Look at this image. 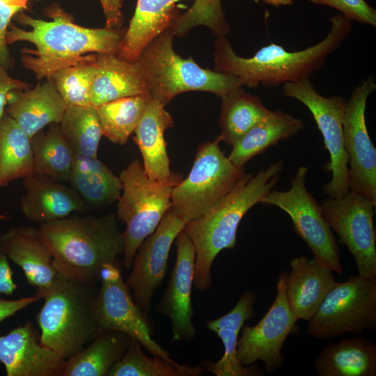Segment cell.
Returning <instances> with one entry per match:
<instances>
[{
	"mask_svg": "<svg viewBox=\"0 0 376 376\" xmlns=\"http://www.w3.org/2000/svg\"><path fill=\"white\" fill-rule=\"evenodd\" d=\"M59 124L76 155L97 157L102 133L95 107H66Z\"/></svg>",
	"mask_w": 376,
	"mask_h": 376,
	"instance_id": "d590c367",
	"label": "cell"
},
{
	"mask_svg": "<svg viewBox=\"0 0 376 376\" xmlns=\"http://www.w3.org/2000/svg\"><path fill=\"white\" fill-rule=\"evenodd\" d=\"M31 138L7 113L0 118V182L1 187L33 174Z\"/></svg>",
	"mask_w": 376,
	"mask_h": 376,
	"instance_id": "d6a6232c",
	"label": "cell"
},
{
	"mask_svg": "<svg viewBox=\"0 0 376 376\" xmlns=\"http://www.w3.org/2000/svg\"><path fill=\"white\" fill-rule=\"evenodd\" d=\"M23 179L26 194L21 198L20 209L31 221L42 224L88 209L79 194L63 182L40 174H31Z\"/></svg>",
	"mask_w": 376,
	"mask_h": 376,
	"instance_id": "d6986e66",
	"label": "cell"
},
{
	"mask_svg": "<svg viewBox=\"0 0 376 376\" xmlns=\"http://www.w3.org/2000/svg\"><path fill=\"white\" fill-rule=\"evenodd\" d=\"M0 249L21 267L29 283L38 290L52 285L58 274L39 228L22 226L9 229L0 234Z\"/></svg>",
	"mask_w": 376,
	"mask_h": 376,
	"instance_id": "ffe728a7",
	"label": "cell"
},
{
	"mask_svg": "<svg viewBox=\"0 0 376 376\" xmlns=\"http://www.w3.org/2000/svg\"><path fill=\"white\" fill-rule=\"evenodd\" d=\"M311 2L326 5L339 10L350 20L376 26V10L364 0H308Z\"/></svg>",
	"mask_w": 376,
	"mask_h": 376,
	"instance_id": "f35d334b",
	"label": "cell"
},
{
	"mask_svg": "<svg viewBox=\"0 0 376 376\" xmlns=\"http://www.w3.org/2000/svg\"><path fill=\"white\" fill-rule=\"evenodd\" d=\"M7 217L4 214H0V221L6 219Z\"/></svg>",
	"mask_w": 376,
	"mask_h": 376,
	"instance_id": "f6af8a7d",
	"label": "cell"
},
{
	"mask_svg": "<svg viewBox=\"0 0 376 376\" xmlns=\"http://www.w3.org/2000/svg\"><path fill=\"white\" fill-rule=\"evenodd\" d=\"M283 168V162L279 161L255 175L245 173L220 202L185 224L183 229L196 252L194 285L198 290L211 287L214 260L222 250L235 246L237 230L242 217L273 189Z\"/></svg>",
	"mask_w": 376,
	"mask_h": 376,
	"instance_id": "3957f363",
	"label": "cell"
},
{
	"mask_svg": "<svg viewBox=\"0 0 376 376\" xmlns=\"http://www.w3.org/2000/svg\"><path fill=\"white\" fill-rule=\"evenodd\" d=\"M29 0H0V65L10 68L13 59L8 49L6 36L11 19L27 8Z\"/></svg>",
	"mask_w": 376,
	"mask_h": 376,
	"instance_id": "ab89813d",
	"label": "cell"
},
{
	"mask_svg": "<svg viewBox=\"0 0 376 376\" xmlns=\"http://www.w3.org/2000/svg\"><path fill=\"white\" fill-rule=\"evenodd\" d=\"M105 19L106 27L118 29L123 22L122 0H100Z\"/></svg>",
	"mask_w": 376,
	"mask_h": 376,
	"instance_id": "b9f144b4",
	"label": "cell"
},
{
	"mask_svg": "<svg viewBox=\"0 0 376 376\" xmlns=\"http://www.w3.org/2000/svg\"><path fill=\"white\" fill-rule=\"evenodd\" d=\"M40 299L34 295L14 300L0 299V322Z\"/></svg>",
	"mask_w": 376,
	"mask_h": 376,
	"instance_id": "7bdbcfd3",
	"label": "cell"
},
{
	"mask_svg": "<svg viewBox=\"0 0 376 376\" xmlns=\"http://www.w3.org/2000/svg\"><path fill=\"white\" fill-rule=\"evenodd\" d=\"M65 361L40 343L29 322L0 336V361L8 376H61Z\"/></svg>",
	"mask_w": 376,
	"mask_h": 376,
	"instance_id": "ac0fdd59",
	"label": "cell"
},
{
	"mask_svg": "<svg viewBox=\"0 0 376 376\" xmlns=\"http://www.w3.org/2000/svg\"><path fill=\"white\" fill-rule=\"evenodd\" d=\"M96 299L97 332L116 331L139 340L153 356L175 362L152 338L146 315L135 303L117 263L105 264L100 272Z\"/></svg>",
	"mask_w": 376,
	"mask_h": 376,
	"instance_id": "4fadbf2b",
	"label": "cell"
},
{
	"mask_svg": "<svg viewBox=\"0 0 376 376\" xmlns=\"http://www.w3.org/2000/svg\"><path fill=\"white\" fill-rule=\"evenodd\" d=\"M304 127L301 120L288 113L281 109L271 111L232 146L228 158L235 165L244 167L251 158L294 136Z\"/></svg>",
	"mask_w": 376,
	"mask_h": 376,
	"instance_id": "f546056e",
	"label": "cell"
},
{
	"mask_svg": "<svg viewBox=\"0 0 376 376\" xmlns=\"http://www.w3.org/2000/svg\"><path fill=\"white\" fill-rule=\"evenodd\" d=\"M116 214L65 217L40 224V233L52 253L56 272L88 284L100 281L105 264L116 263L123 254V232Z\"/></svg>",
	"mask_w": 376,
	"mask_h": 376,
	"instance_id": "277c9868",
	"label": "cell"
},
{
	"mask_svg": "<svg viewBox=\"0 0 376 376\" xmlns=\"http://www.w3.org/2000/svg\"><path fill=\"white\" fill-rule=\"evenodd\" d=\"M130 338L116 331L97 332L88 347L65 361L61 376H107L125 354Z\"/></svg>",
	"mask_w": 376,
	"mask_h": 376,
	"instance_id": "f1b7e54d",
	"label": "cell"
},
{
	"mask_svg": "<svg viewBox=\"0 0 376 376\" xmlns=\"http://www.w3.org/2000/svg\"><path fill=\"white\" fill-rule=\"evenodd\" d=\"M149 94L114 100L95 107L102 136L114 144H125L150 100Z\"/></svg>",
	"mask_w": 376,
	"mask_h": 376,
	"instance_id": "836d02e7",
	"label": "cell"
},
{
	"mask_svg": "<svg viewBox=\"0 0 376 376\" xmlns=\"http://www.w3.org/2000/svg\"><path fill=\"white\" fill-rule=\"evenodd\" d=\"M319 376H375L376 345L359 336L330 343L315 359Z\"/></svg>",
	"mask_w": 376,
	"mask_h": 376,
	"instance_id": "4316f807",
	"label": "cell"
},
{
	"mask_svg": "<svg viewBox=\"0 0 376 376\" xmlns=\"http://www.w3.org/2000/svg\"><path fill=\"white\" fill-rule=\"evenodd\" d=\"M307 333L318 339L376 329V279L352 275L333 285L308 321Z\"/></svg>",
	"mask_w": 376,
	"mask_h": 376,
	"instance_id": "9c48e42d",
	"label": "cell"
},
{
	"mask_svg": "<svg viewBox=\"0 0 376 376\" xmlns=\"http://www.w3.org/2000/svg\"><path fill=\"white\" fill-rule=\"evenodd\" d=\"M173 125L172 116L165 109V105L151 98L134 132L143 169L151 179L164 180L172 174L164 132Z\"/></svg>",
	"mask_w": 376,
	"mask_h": 376,
	"instance_id": "484cf974",
	"label": "cell"
},
{
	"mask_svg": "<svg viewBox=\"0 0 376 376\" xmlns=\"http://www.w3.org/2000/svg\"><path fill=\"white\" fill-rule=\"evenodd\" d=\"M66 109L52 79L49 77L33 88L11 91L5 113L31 139L52 123H60Z\"/></svg>",
	"mask_w": 376,
	"mask_h": 376,
	"instance_id": "7402d4cb",
	"label": "cell"
},
{
	"mask_svg": "<svg viewBox=\"0 0 376 376\" xmlns=\"http://www.w3.org/2000/svg\"><path fill=\"white\" fill-rule=\"evenodd\" d=\"M284 95L304 104L312 113L329 155L325 170L331 172V180L322 188L329 197L347 194L349 189L348 157L343 140V118L346 101L341 96L324 97L318 93L311 80L287 82L282 87Z\"/></svg>",
	"mask_w": 376,
	"mask_h": 376,
	"instance_id": "8fae6325",
	"label": "cell"
},
{
	"mask_svg": "<svg viewBox=\"0 0 376 376\" xmlns=\"http://www.w3.org/2000/svg\"><path fill=\"white\" fill-rule=\"evenodd\" d=\"M285 295L297 320L308 321L335 283L332 270L320 261L301 256L290 261Z\"/></svg>",
	"mask_w": 376,
	"mask_h": 376,
	"instance_id": "44dd1931",
	"label": "cell"
},
{
	"mask_svg": "<svg viewBox=\"0 0 376 376\" xmlns=\"http://www.w3.org/2000/svg\"><path fill=\"white\" fill-rule=\"evenodd\" d=\"M376 203L349 191L340 197L324 200L322 216L354 258L359 275L376 279V235L373 226Z\"/></svg>",
	"mask_w": 376,
	"mask_h": 376,
	"instance_id": "7c38bea8",
	"label": "cell"
},
{
	"mask_svg": "<svg viewBox=\"0 0 376 376\" xmlns=\"http://www.w3.org/2000/svg\"><path fill=\"white\" fill-rule=\"evenodd\" d=\"M376 89L373 77L357 85L346 102L343 118V140L348 157L350 191L376 203V148L365 119L368 97Z\"/></svg>",
	"mask_w": 376,
	"mask_h": 376,
	"instance_id": "5bb4252c",
	"label": "cell"
},
{
	"mask_svg": "<svg viewBox=\"0 0 376 376\" xmlns=\"http://www.w3.org/2000/svg\"><path fill=\"white\" fill-rule=\"evenodd\" d=\"M16 289L8 258L0 249V294L12 295Z\"/></svg>",
	"mask_w": 376,
	"mask_h": 376,
	"instance_id": "ee69618b",
	"label": "cell"
},
{
	"mask_svg": "<svg viewBox=\"0 0 376 376\" xmlns=\"http://www.w3.org/2000/svg\"><path fill=\"white\" fill-rule=\"evenodd\" d=\"M287 276L286 271L281 273L276 283V296L263 318L255 326L246 325L241 329L237 352L242 366L261 360L266 371L271 373L284 363L281 348L288 336L297 329V320L286 299Z\"/></svg>",
	"mask_w": 376,
	"mask_h": 376,
	"instance_id": "9a60e30c",
	"label": "cell"
},
{
	"mask_svg": "<svg viewBox=\"0 0 376 376\" xmlns=\"http://www.w3.org/2000/svg\"><path fill=\"white\" fill-rule=\"evenodd\" d=\"M308 168L301 166L287 191L272 190L260 203L280 207L290 217L295 232L305 242L313 258L332 272L343 274L340 253L320 206L306 187Z\"/></svg>",
	"mask_w": 376,
	"mask_h": 376,
	"instance_id": "30bf717a",
	"label": "cell"
},
{
	"mask_svg": "<svg viewBox=\"0 0 376 376\" xmlns=\"http://www.w3.org/2000/svg\"><path fill=\"white\" fill-rule=\"evenodd\" d=\"M185 224L170 208L136 250L125 283L145 315L150 312L152 296L165 276L171 245Z\"/></svg>",
	"mask_w": 376,
	"mask_h": 376,
	"instance_id": "2e32d148",
	"label": "cell"
},
{
	"mask_svg": "<svg viewBox=\"0 0 376 376\" xmlns=\"http://www.w3.org/2000/svg\"><path fill=\"white\" fill-rule=\"evenodd\" d=\"M180 1L137 0L116 55L127 61H136L152 40L175 23L180 15L176 6Z\"/></svg>",
	"mask_w": 376,
	"mask_h": 376,
	"instance_id": "cb8c5ba5",
	"label": "cell"
},
{
	"mask_svg": "<svg viewBox=\"0 0 376 376\" xmlns=\"http://www.w3.org/2000/svg\"><path fill=\"white\" fill-rule=\"evenodd\" d=\"M96 73L91 91L93 107L126 97L148 94L138 62L114 54H95Z\"/></svg>",
	"mask_w": 376,
	"mask_h": 376,
	"instance_id": "d4e9b609",
	"label": "cell"
},
{
	"mask_svg": "<svg viewBox=\"0 0 376 376\" xmlns=\"http://www.w3.org/2000/svg\"><path fill=\"white\" fill-rule=\"evenodd\" d=\"M256 294L245 291L235 307L224 315L207 322V328L223 343L224 352L217 361L203 362V368L217 376H254L263 375V370L254 365L242 366L238 359L237 347L240 331L244 323L254 315L253 303Z\"/></svg>",
	"mask_w": 376,
	"mask_h": 376,
	"instance_id": "603a6c76",
	"label": "cell"
},
{
	"mask_svg": "<svg viewBox=\"0 0 376 376\" xmlns=\"http://www.w3.org/2000/svg\"><path fill=\"white\" fill-rule=\"evenodd\" d=\"M141 347L139 340L130 338L125 354L113 365L107 376H196L201 373L200 366L181 365L158 356L150 358Z\"/></svg>",
	"mask_w": 376,
	"mask_h": 376,
	"instance_id": "e575fe53",
	"label": "cell"
},
{
	"mask_svg": "<svg viewBox=\"0 0 376 376\" xmlns=\"http://www.w3.org/2000/svg\"><path fill=\"white\" fill-rule=\"evenodd\" d=\"M68 181L86 205L94 207L118 201L123 189L120 178L97 157L76 155Z\"/></svg>",
	"mask_w": 376,
	"mask_h": 376,
	"instance_id": "83f0119b",
	"label": "cell"
},
{
	"mask_svg": "<svg viewBox=\"0 0 376 376\" xmlns=\"http://www.w3.org/2000/svg\"><path fill=\"white\" fill-rule=\"evenodd\" d=\"M95 285L58 274L49 288L37 290L44 304L36 320L40 342L67 360L97 333Z\"/></svg>",
	"mask_w": 376,
	"mask_h": 376,
	"instance_id": "5b68a950",
	"label": "cell"
},
{
	"mask_svg": "<svg viewBox=\"0 0 376 376\" xmlns=\"http://www.w3.org/2000/svg\"><path fill=\"white\" fill-rule=\"evenodd\" d=\"M198 25L207 26L217 38L226 36L230 28L225 19L221 0H195L173 24L175 36H183Z\"/></svg>",
	"mask_w": 376,
	"mask_h": 376,
	"instance_id": "74e56055",
	"label": "cell"
},
{
	"mask_svg": "<svg viewBox=\"0 0 376 376\" xmlns=\"http://www.w3.org/2000/svg\"><path fill=\"white\" fill-rule=\"evenodd\" d=\"M96 73L95 54L72 65L61 68L50 77L66 107L91 105V91Z\"/></svg>",
	"mask_w": 376,
	"mask_h": 376,
	"instance_id": "8d00e7d4",
	"label": "cell"
},
{
	"mask_svg": "<svg viewBox=\"0 0 376 376\" xmlns=\"http://www.w3.org/2000/svg\"><path fill=\"white\" fill-rule=\"evenodd\" d=\"M0 187H1V182H0Z\"/></svg>",
	"mask_w": 376,
	"mask_h": 376,
	"instance_id": "bcb514c9",
	"label": "cell"
},
{
	"mask_svg": "<svg viewBox=\"0 0 376 376\" xmlns=\"http://www.w3.org/2000/svg\"><path fill=\"white\" fill-rule=\"evenodd\" d=\"M175 36L172 25L152 40L136 60L152 99L166 106L182 93L207 91L221 97L243 86L234 76L202 68L191 58L178 55L173 48Z\"/></svg>",
	"mask_w": 376,
	"mask_h": 376,
	"instance_id": "8992f818",
	"label": "cell"
},
{
	"mask_svg": "<svg viewBox=\"0 0 376 376\" xmlns=\"http://www.w3.org/2000/svg\"><path fill=\"white\" fill-rule=\"evenodd\" d=\"M176 247L175 266L157 310L169 318L172 340L188 342L194 339L196 332L192 321L194 311L191 301L196 252L184 229L176 237Z\"/></svg>",
	"mask_w": 376,
	"mask_h": 376,
	"instance_id": "e0dca14e",
	"label": "cell"
},
{
	"mask_svg": "<svg viewBox=\"0 0 376 376\" xmlns=\"http://www.w3.org/2000/svg\"><path fill=\"white\" fill-rule=\"evenodd\" d=\"M47 15L51 21L19 13L15 16L17 22L30 29L10 24L6 36L8 45L29 42L35 45L36 49L22 51V61L38 79L49 77L61 68L84 61L87 53L117 54L124 35L118 29L79 26L60 8H49Z\"/></svg>",
	"mask_w": 376,
	"mask_h": 376,
	"instance_id": "6da1fadb",
	"label": "cell"
},
{
	"mask_svg": "<svg viewBox=\"0 0 376 376\" xmlns=\"http://www.w3.org/2000/svg\"><path fill=\"white\" fill-rule=\"evenodd\" d=\"M219 141L199 146L189 174L171 192L172 211L186 224L220 202L245 174L221 150Z\"/></svg>",
	"mask_w": 376,
	"mask_h": 376,
	"instance_id": "ba28073f",
	"label": "cell"
},
{
	"mask_svg": "<svg viewBox=\"0 0 376 376\" xmlns=\"http://www.w3.org/2000/svg\"><path fill=\"white\" fill-rule=\"evenodd\" d=\"M119 178L123 189L116 214L126 224L123 232L125 244L123 265L130 268L141 242L155 230L171 208L173 188L182 178L172 173L166 180L151 179L142 162L137 159L121 171Z\"/></svg>",
	"mask_w": 376,
	"mask_h": 376,
	"instance_id": "52a82bcc",
	"label": "cell"
},
{
	"mask_svg": "<svg viewBox=\"0 0 376 376\" xmlns=\"http://www.w3.org/2000/svg\"><path fill=\"white\" fill-rule=\"evenodd\" d=\"M33 152V174L54 180H68L76 154L62 133L59 123H52L31 139Z\"/></svg>",
	"mask_w": 376,
	"mask_h": 376,
	"instance_id": "1f68e13d",
	"label": "cell"
},
{
	"mask_svg": "<svg viewBox=\"0 0 376 376\" xmlns=\"http://www.w3.org/2000/svg\"><path fill=\"white\" fill-rule=\"evenodd\" d=\"M29 84L12 77L8 68L0 65V118L5 113L8 94L17 89H28Z\"/></svg>",
	"mask_w": 376,
	"mask_h": 376,
	"instance_id": "60d3db41",
	"label": "cell"
},
{
	"mask_svg": "<svg viewBox=\"0 0 376 376\" xmlns=\"http://www.w3.org/2000/svg\"><path fill=\"white\" fill-rule=\"evenodd\" d=\"M221 98L219 122L221 132L216 139L228 146H233L271 112L257 96L246 93L242 86L229 91Z\"/></svg>",
	"mask_w": 376,
	"mask_h": 376,
	"instance_id": "4dcf8cb0",
	"label": "cell"
},
{
	"mask_svg": "<svg viewBox=\"0 0 376 376\" xmlns=\"http://www.w3.org/2000/svg\"><path fill=\"white\" fill-rule=\"evenodd\" d=\"M326 37L313 46L297 52L270 43L249 58L236 54L226 37L215 42L214 70L238 78L242 86H277L308 79L321 68L327 56L336 50L350 33L352 20L340 14L329 19Z\"/></svg>",
	"mask_w": 376,
	"mask_h": 376,
	"instance_id": "7a4b0ae2",
	"label": "cell"
}]
</instances>
